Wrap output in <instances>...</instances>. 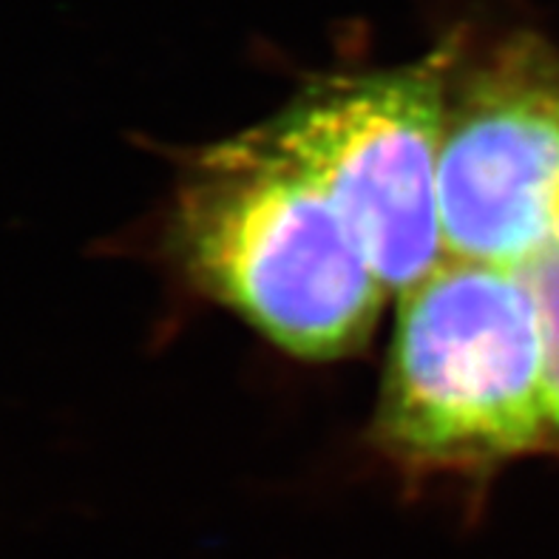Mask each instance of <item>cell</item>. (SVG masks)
Returning a JSON list of instances; mask_svg holds the SVG:
<instances>
[{
  "mask_svg": "<svg viewBox=\"0 0 559 559\" xmlns=\"http://www.w3.org/2000/svg\"><path fill=\"white\" fill-rule=\"evenodd\" d=\"M440 216L452 259L518 267L559 230V57L534 40L449 103Z\"/></svg>",
  "mask_w": 559,
  "mask_h": 559,
  "instance_id": "277c9868",
  "label": "cell"
},
{
  "mask_svg": "<svg viewBox=\"0 0 559 559\" xmlns=\"http://www.w3.org/2000/svg\"><path fill=\"white\" fill-rule=\"evenodd\" d=\"M537 301L546 338V390L551 438H559V230L514 267Z\"/></svg>",
  "mask_w": 559,
  "mask_h": 559,
  "instance_id": "5b68a950",
  "label": "cell"
},
{
  "mask_svg": "<svg viewBox=\"0 0 559 559\" xmlns=\"http://www.w3.org/2000/svg\"><path fill=\"white\" fill-rule=\"evenodd\" d=\"M378 438L420 468H483L551 438L546 338L514 267L447 259L401 293Z\"/></svg>",
  "mask_w": 559,
  "mask_h": 559,
  "instance_id": "7a4b0ae2",
  "label": "cell"
},
{
  "mask_svg": "<svg viewBox=\"0 0 559 559\" xmlns=\"http://www.w3.org/2000/svg\"><path fill=\"white\" fill-rule=\"evenodd\" d=\"M174 239L213 298L298 358L358 347L390 293L326 193L264 128L197 156Z\"/></svg>",
  "mask_w": 559,
  "mask_h": 559,
  "instance_id": "6da1fadb",
  "label": "cell"
},
{
  "mask_svg": "<svg viewBox=\"0 0 559 559\" xmlns=\"http://www.w3.org/2000/svg\"><path fill=\"white\" fill-rule=\"evenodd\" d=\"M454 46L395 69L326 80L262 126L307 170L386 290L406 293L447 262L440 156Z\"/></svg>",
  "mask_w": 559,
  "mask_h": 559,
  "instance_id": "3957f363",
  "label": "cell"
}]
</instances>
